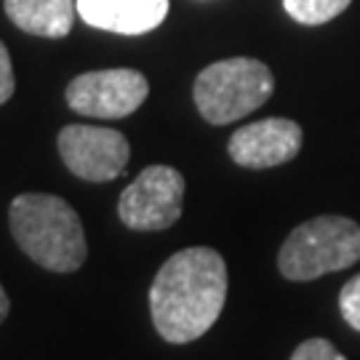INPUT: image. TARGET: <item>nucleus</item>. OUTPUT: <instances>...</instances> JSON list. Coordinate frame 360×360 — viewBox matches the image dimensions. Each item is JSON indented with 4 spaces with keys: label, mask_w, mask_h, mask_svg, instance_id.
Here are the masks:
<instances>
[{
    "label": "nucleus",
    "mask_w": 360,
    "mask_h": 360,
    "mask_svg": "<svg viewBox=\"0 0 360 360\" xmlns=\"http://www.w3.org/2000/svg\"><path fill=\"white\" fill-rule=\"evenodd\" d=\"M227 264L208 248H181L163 262L150 288L155 331L168 345H190L219 321L227 302Z\"/></svg>",
    "instance_id": "obj_1"
},
{
    "label": "nucleus",
    "mask_w": 360,
    "mask_h": 360,
    "mask_svg": "<svg viewBox=\"0 0 360 360\" xmlns=\"http://www.w3.org/2000/svg\"><path fill=\"white\" fill-rule=\"evenodd\" d=\"M13 240L32 262L51 272H75L83 267L89 243L83 221L65 198L25 193L13 198L8 211Z\"/></svg>",
    "instance_id": "obj_2"
},
{
    "label": "nucleus",
    "mask_w": 360,
    "mask_h": 360,
    "mask_svg": "<svg viewBox=\"0 0 360 360\" xmlns=\"http://www.w3.org/2000/svg\"><path fill=\"white\" fill-rule=\"evenodd\" d=\"M360 262V224L347 217L307 219L296 227L278 254V270L285 281L309 283L328 272H339Z\"/></svg>",
    "instance_id": "obj_3"
},
{
    "label": "nucleus",
    "mask_w": 360,
    "mask_h": 360,
    "mask_svg": "<svg viewBox=\"0 0 360 360\" xmlns=\"http://www.w3.org/2000/svg\"><path fill=\"white\" fill-rule=\"evenodd\" d=\"M275 91L270 67L259 59L235 56L208 65L195 77L193 96L198 112L211 126H227L251 115Z\"/></svg>",
    "instance_id": "obj_4"
},
{
    "label": "nucleus",
    "mask_w": 360,
    "mask_h": 360,
    "mask_svg": "<svg viewBox=\"0 0 360 360\" xmlns=\"http://www.w3.org/2000/svg\"><path fill=\"white\" fill-rule=\"evenodd\" d=\"M184 176L171 166H147L117 200L120 221L136 232L174 227L184 206Z\"/></svg>",
    "instance_id": "obj_5"
},
{
    "label": "nucleus",
    "mask_w": 360,
    "mask_h": 360,
    "mask_svg": "<svg viewBox=\"0 0 360 360\" xmlns=\"http://www.w3.org/2000/svg\"><path fill=\"white\" fill-rule=\"evenodd\" d=\"M150 94V83L139 70H96L83 72L70 80L65 99L70 110L89 117H115L134 115Z\"/></svg>",
    "instance_id": "obj_6"
},
{
    "label": "nucleus",
    "mask_w": 360,
    "mask_h": 360,
    "mask_svg": "<svg viewBox=\"0 0 360 360\" xmlns=\"http://www.w3.org/2000/svg\"><path fill=\"white\" fill-rule=\"evenodd\" d=\"M59 155L65 166L86 181L117 179L131 158L129 139L115 129L72 123L59 131Z\"/></svg>",
    "instance_id": "obj_7"
},
{
    "label": "nucleus",
    "mask_w": 360,
    "mask_h": 360,
    "mask_svg": "<svg viewBox=\"0 0 360 360\" xmlns=\"http://www.w3.org/2000/svg\"><path fill=\"white\" fill-rule=\"evenodd\" d=\"M302 126L288 117H264L230 136V158L243 168H275L294 160L302 150Z\"/></svg>",
    "instance_id": "obj_8"
},
{
    "label": "nucleus",
    "mask_w": 360,
    "mask_h": 360,
    "mask_svg": "<svg viewBox=\"0 0 360 360\" xmlns=\"http://www.w3.org/2000/svg\"><path fill=\"white\" fill-rule=\"evenodd\" d=\"M86 25L117 35H144L168 16V0H75Z\"/></svg>",
    "instance_id": "obj_9"
},
{
    "label": "nucleus",
    "mask_w": 360,
    "mask_h": 360,
    "mask_svg": "<svg viewBox=\"0 0 360 360\" xmlns=\"http://www.w3.org/2000/svg\"><path fill=\"white\" fill-rule=\"evenodd\" d=\"M13 25L38 38H65L75 25V0H3Z\"/></svg>",
    "instance_id": "obj_10"
},
{
    "label": "nucleus",
    "mask_w": 360,
    "mask_h": 360,
    "mask_svg": "<svg viewBox=\"0 0 360 360\" xmlns=\"http://www.w3.org/2000/svg\"><path fill=\"white\" fill-rule=\"evenodd\" d=\"M352 0H283L285 13L299 25H326L347 8Z\"/></svg>",
    "instance_id": "obj_11"
},
{
    "label": "nucleus",
    "mask_w": 360,
    "mask_h": 360,
    "mask_svg": "<svg viewBox=\"0 0 360 360\" xmlns=\"http://www.w3.org/2000/svg\"><path fill=\"white\" fill-rule=\"evenodd\" d=\"M339 309L349 328L360 331V275L349 278L339 291Z\"/></svg>",
    "instance_id": "obj_12"
},
{
    "label": "nucleus",
    "mask_w": 360,
    "mask_h": 360,
    "mask_svg": "<svg viewBox=\"0 0 360 360\" xmlns=\"http://www.w3.org/2000/svg\"><path fill=\"white\" fill-rule=\"evenodd\" d=\"M291 360H347L328 339H307L291 352Z\"/></svg>",
    "instance_id": "obj_13"
},
{
    "label": "nucleus",
    "mask_w": 360,
    "mask_h": 360,
    "mask_svg": "<svg viewBox=\"0 0 360 360\" xmlns=\"http://www.w3.org/2000/svg\"><path fill=\"white\" fill-rule=\"evenodd\" d=\"M16 89V77H13V65H11V53L3 46L0 40V104L8 102Z\"/></svg>",
    "instance_id": "obj_14"
},
{
    "label": "nucleus",
    "mask_w": 360,
    "mask_h": 360,
    "mask_svg": "<svg viewBox=\"0 0 360 360\" xmlns=\"http://www.w3.org/2000/svg\"><path fill=\"white\" fill-rule=\"evenodd\" d=\"M8 309H11V299H8L6 288H3V283H0V323L8 318Z\"/></svg>",
    "instance_id": "obj_15"
}]
</instances>
